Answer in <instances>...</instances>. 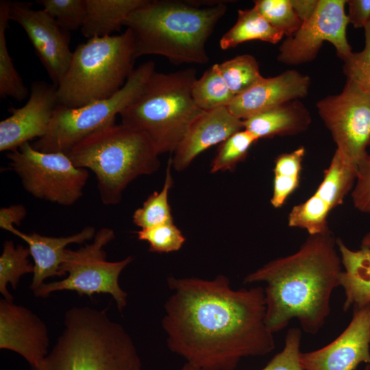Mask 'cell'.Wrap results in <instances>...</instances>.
I'll use <instances>...</instances> for the list:
<instances>
[{"label": "cell", "instance_id": "cell-1", "mask_svg": "<svg viewBox=\"0 0 370 370\" xmlns=\"http://www.w3.org/2000/svg\"><path fill=\"white\" fill-rule=\"evenodd\" d=\"M162 325L169 349L200 370H234L243 358L275 348L265 323L264 289L232 288L230 279L167 278Z\"/></svg>", "mask_w": 370, "mask_h": 370}, {"label": "cell", "instance_id": "cell-2", "mask_svg": "<svg viewBox=\"0 0 370 370\" xmlns=\"http://www.w3.org/2000/svg\"><path fill=\"white\" fill-rule=\"evenodd\" d=\"M342 270L336 238L330 230L309 236L296 252L269 261L243 282L265 283V323L271 332L297 319L304 332L316 334L330 313Z\"/></svg>", "mask_w": 370, "mask_h": 370}, {"label": "cell", "instance_id": "cell-3", "mask_svg": "<svg viewBox=\"0 0 370 370\" xmlns=\"http://www.w3.org/2000/svg\"><path fill=\"white\" fill-rule=\"evenodd\" d=\"M147 0L123 25L133 38L134 57L158 55L172 64H204L206 45L227 10L223 1Z\"/></svg>", "mask_w": 370, "mask_h": 370}, {"label": "cell", "instance_id": "cell-4", "mask_svg": "<svg viewBox=\"0 0 370 370\" xmlns=\"http://www.w3.org/2000/svg\"><path fill=\"white\" fill-rule=\"evenodd\" d=\"M138 359L130 334L105 310L73 306L53 347L32 370H131Z\"/></svg>", "mask_w": 370, "mask_h": 370}, {"label": "cell", "instance_id": "cell-5", "mask_svg": "<svg viewBox=\"0 0 370 370\" xmlns=\"http://www.w3.org/2000/svg\"><path fill=\"white\" fill-rule=\"evenodd\" d=\"M75 166L90 169L102 203L118 204L127 185L160 166L159 153L143 132L114 124L80 141L66 153Z\"/></svg>", "mask_w": 370, "mask_h": 370}, {"label": "cell", "instance_id": "cell-6", "mask_svg": "<svg viewBox=\"0 0 370 370\" xmlns=\"http://www.w3.org/2000/svg\"><path fill=\"white\" fill-rule=\"evenodd\" d=\"M197 70L156 71L137 98L120 114L121 124L144 132L159 154L174 152L192 123L204 111L192 97Z\"/></svg>", "mask_w": 370, "mask_h": 370}, {"label": "cell", "instance_id": "cell-7", "mask_svg": "<svg viewBox=\"0 0 370 370\" xmlns=\"http://www.w3.org/2000/svg\"><path fill=\"white\" fill-rule=\"evenodd\" d=\"M132 35L93 37L79 44L57 86L59 105L75 108L112 97L134 70Z\"/></svg>", "mask_w": 370, "mask_h": 370}, {"label": "cell", "instance_id": "cell-8", "mask_svg": "<svg viewBox=\"0 0 370 370\" xmlns=\"http://www.w3.org/2000/svg\"><path fill=\"white\" fill-rule=\"evenodd\" d=\"M154 72L153 61L143 62L112 97L75 108L58 105L47 133L32 147L42 152L66 153L86 137L115 124L116 115L137 98Z\"/></svg>", "mask_w": 370, "mask_h": 370}, {"label": "cell", "instance_id": "cell-9", "mask_svg": "<svg viewBox=\"0 0 370 370\" xmlns=\"http://www.w3.org/2000/svg\"><path fill=\"white\" fill-rule=\"evenodd\" d=\"M115 238L114 231L103 227L97 231L93 241L77 250L66 249L60 266L59 281L43 283L34 292L36 297H45L60 291H75L91 297L94 294H109L121 312L127 305V294L121 288L119 278L121 271L133 260L127 256L117 262L106 261L104 247Z\"/></svg>", "mask_w": 370, "mask_h": 370}, {"label": "cell", "instance_id": "cell-10", "mask_svg": "<svg viewBox=\"0 0 370 370\" xmlns=\"http://www.w3.org/2000/svg\"><path fill=\"white\" fill-rule=\"evenodd\" d=\"M7 158L23 188L36 198L71 206L83 195L88 171L75 166L64 153L39 151L25 143Z\"/></svg>", "mask_w": 370, "mask_h": 370}, {"label": "cell", "instance_id": "cell-11", "mask_svg": "<svg viewBox=\"0 0 370 370\" xmlns=\"http://www.w3.org/2000/svg\"><path fill=\"white\" fill-rule=\"evenodd\" d=\"M336 149L356 166L370 146V93L346 81L343 90L317 103Z\"/></svg>", "mask_w": 370, "mask_h": 370}, {"label": "cell", "instance_id": "cell-12", "mask_svg": "<svg viewBox=\"0 0 370 370\" xmlns=\"http://www.w3.org/2000/svg\"><path fill=\"white\" fill-rule=\"evenodd\" d=\"M346 1L319 0L310 19L280 45L278 61L287 65L310 62L316 58L324 42L334 45L343 61L348 57L352 51L346 34L349 23L345 11Z\"/></svg>", "mask_w": 370, "mask_h": 370}, {"label": "cell", "instance_id": "cell-13", "mask_svg": "<svg viewBox=\"0 0 370 370\" xmlns=\"http://www.w3.org/2000/svg\"><path fill=\"white\" fill-rule=\"evenodd\" d=\"M10 18L25 30L53 85L57 86L73 55L69 33L45 10H33L31 3L27 2L10 1Z\"/></svg>", "mask_w": 370, "mask_h": 370}, {"label": "cell", "instance_id": "cell-14", "mask_svg": "<svg viewBox=\"0 0 370 370\" xmlns=\"http://www.w3.org/2000/svg\"><path fill=\"white\" fill-rule=\"evenodd\" d=\"M370 307L354 310L343 332L325 347L301 352L304 370H355L359 364L370 365Z\"/></svg>", "mask_w": 370, "mask_h": 370}, {"label": "cell", "instance_id": "cell-15", "mask_svg": "<svg viewBox=\"0 0 370 370\" xmlns=\"http://www.w3.org/2000/svg\"><path fill=\"white\" fill-rule=\"evenodd\" d=\"M58 105L57 86L42 81L32 83L27 102L10 108L11 115L0 122V151H13L44 136Z\"/></svg>", "mask_w": 370, "mask_h": 370}, {"label": "cell", "instance_id": "cell-16", "mask_svg": "<svg viewBox=\"0 0 370 370\" xmlns=\"http://www.w3.org/2000/svg\"><path fill=\"white\" fill-rule=\"evenodd\" d=\"M45 323L28 308L5 298L0 301V348L13 351L36 367L48 354Z\"/></svg>", "mask_w": 370, "mask_h": 370}, {"label": "cell", "instance_id": "cell-17", "mask_svg": "<svg viewBox=\"0 0 370 370\" xmlns=\"http://www.w3.org/2000/svg\"><path fill=\"white\" fill-rule=\"evenodd\" d=\"M310 77L288 70L273 77H262L244 92L234 97L227 106L236 118L244 121L288 101L306 97Z\"/></svg>", "mask_w": 370, "mask_h": 370}, {"label": "cell", "instance_id": "cell-18", "mask_svg": "<svg viewBox=\"0 0 370 370\" xmlns=\"http://www.w3.org/2000/svg\"><path fill=\"white\" fill-rule=\"evenodd\" d=\"M243 129V121L227 107L204 112L192 123L174 151L172 167L177 171L184 170L199 154Z\"/></svg>", "mask_w": 370, "mask_h": 370}, {"label": "cell", "instance_id": "cell-19", "mask_svg": "<svg viewBox=\"0 0 370 370\" xmlns=\"http://www.w3.org/2000/svg\"><path fill=\"white\" fill-rule=\"evenodd\" d=\"M10 232L27 244L34 260V271L30 284L32 291L41 286L45 279L52 276L60 277V269L68 245L91 240L96 234L92 226H86L79 232L65 237L45 236L36 232L27 234L16 228Z\"/></svg>", "mask_w": 370, "mask_h": 370}, {"label": "cell", "instance_id": "cell-20", "mask_svg": "<svg viewBox=\"0 0 370 370\" xmlns=\"http://www.w3.org/2000/svg\"><path fill=\"white\" fill-rule=\"evenodd\" d=\"M336 245L344 269L340 275V286L345 297L343 311L370 307V248L354 250L339 238Z\"/></svg>", "mask_w": 370, "mask_h": 370}, {"label": "cell", "instance_id": "cell-21", "mask_svg": "<svg viewBox=\"0 0 370 370\" xmlns=\"http://www.w3.org/2000/svg\"><path fill=\"white\" fill-rule=\"evenodd\" d=\"M311 121L307 108L295 99L245 119L243 125L259 140L297 134L306 131Z\"/></svg>", "mask_w": 370, "mask_h": 370}, {"label": "cell", "instance_id": "cell-22", "mask_svg": "<svg viewBox=\"0 0 370 370\" xmlns=\"http://www.w3.org/2000/svg\"><path fill=\"white\" fill-rule=\"evenodd\" d=\"M147 0H85L86 14L81 28L88 38L111 36L120 31L129 14Z\"/></svg>", "mask_w": 370, "mask_h": 370}, {"label": "cell", "instance_id": "cell-23", "mask_svg": "<svg viewBox=\"0 0 370 370\" xmlns=\"http://www.w3.org/2000/svg\"><path fill=\"white\" fill-rule=\"evenodd\" d=\"M284 36L253 7L238 10L236 23L222 36L219 45L225 50L243 42L256 40L275 44Z\"/></svg>", "mask_w": 370, "mask_h": 370}, {"label": "cell", "instance_id": "cell-24", "mask_svg": "<svg viewBox=\"0 0 370 370\" xmlns=\"http://www.w3.org/2000/svg\"><path fill=\"white\" fill-rule=\"evenodd\" d=\"M356 175L357 166L336 150L314 194L332 210L343 204L356 181Z\"/></svg>", "mask_w": 370, "mask_h": 370}, {"label": "cell", "instance_id": "cell-25", "mask_svg": "<svg viewBox=\"0 0 370 370\" xmlns=\"http://www.w3.org/2000/svg\"><path fill=\"white\" fill-rule=\"evenodd\" d=\"M10 1H0V97H11L21 101L28 95V88L16 71L10 56L5 38L8 27Z\"/></svg>", "mask_w": 370, "mask_h": 370}, {"label": "cell", "instance_id": "cell-26", "mask_svg": "<svg viewBox=\"0 0 370 370\" xmlns=\"http://www.w3.org/2000/svg\"><path fill=\"white\" fill-rule=\"evenodd\" d=\"M191 92L197 106L204 112L227 107L235 97L223 79L217 63L195 79Z\"/></svg>", "mask_w": 370, "mask_h": 370}, {"label": "cell", "instance_id": "cell-27", "mask_svg": "<svg viewBox=\"0 0 370 370\" xmlns=\"http://www.w3.org/2000/svg\"><path fill=\"white\" fill-rule=\"evenodd\" d=\"M171 167V157L168 160L162 188L160 192L155 191L151 194L142 207L136 209L133 214L134 223L141 229L173 223L168 199L169 192L173 184Z\"/></svg>", "mask_w": 370, "mask_h": 370}, {"label": "cell", "instance_id": "cell-28", "mask_svg": "<svg viewBox=\"0 0 370 370\" xmlns=\"http://www.w3.org/2000/svg\"><path fill=\"white\" fill-rule=\"evenodd\" d=\"M29 255L28 247H15L12 241L4 242L0 256V292L5 299L13 301L7 288L8 283L16 290L22 275L34 273V266L28 260Z\"/></svg>", "mask_w": 370, "mask_h": 370}, {"label": "cell", "instance_id": "cell-29", "mask_svg": "<svg viewBox=\"0 0 370 370\" xmlns=\"http://www.w3.org/2000/svg\"><path fill=\"white\" fill-rule=\"evenodd\" d=\"M331 208L321 198L313 194L305 201L294 206L288 217V225L307 231L309 236L330 231L328 215Z\"/></svg>", "mask_w": 370, "mask_h": 370}, {"label": "cell", "instance_id": "cell-30", "mask_svg": "<svg viewBox=\"0 0 370 370\" xmlns=\"http://www.w3.org/2000/svg\"><path fill=\"white\" fill-rule=\"evenodd\" d=\"M217 64L223 79L235 96L244 92L263 77L258 62L249 54L238 56Z\"/></svg>", "mask_w": 370, "mask_h": 370}, {"label": "cell", "instance_id": "cell-31", "mask_svg": "<svg viewBox=\"0 0 370 370\" xmlns=\"http://www.w3.org/2000/svg\"><path fill=\"white\" fill-rule=\"evenodd\" d=\"M258 140L249 131L240 130L221 143L210 167V172L233 171L243 161L250 147Z\"/></svg>", "mask_w": 370, "mask_h": 370}, {"label": "cell", "instance_id": "cell-32", "mask_svg": "<svg viewBox=\"0 0 370 370\" xmlns=\"http://www.w3.org/2000/svg\"><path fill=\"white\" fill-rule=\"evenodd\" d=\"M254 7L286 37L293 35L302 24L291 0H256Z\"/></svg>", "mask_w": 370, "mask_h": 370}, {"label": "cell", "instance_id": "cell-33", "mask_svg": "<svg viewBox=\"0 0 370 370\" xmlns=\"http://www.w3.org/2000/svg\"><path fill=\"white\" fill-rule=\"evenodd\" d=\"M36 3L64 30L81 29L86 14L85 0H38Z\"/></svg>", "mask_w": 370, "mask_h": 370}, {"label": "cell", "instance_id": "cell-34", "mask_svg": "<svg viewBox=\"0 0 370 370\" xmlns=\"http://www.w3.org/2000/svg\"><path fill=\"white\" fill-rule=\"evenodd\" d=\"M138 238L149 243V250L169 253L180 249L186 238L174 223L141 229L136 232Z\"/></svg>", "mask_w": 370, "mask_h": 370}, {"label": "cell", "instance_id": "cell-35", "mask_svg": "<svg viewBox=\"0 0 370 370\" xmlns=\"http://www.w3.org/2000/svg\"><path fill=\"white\" fill-rule=\"evenodd\" d=\"M364 29L365 47L360 52H352L343 60V72L346 81L370 93V21Z\"/></svg>", "mask_w": 370, "mask_h": 370}, {"label": "cell", "instance_id": "cell-36", "mask_svg": "<svg viewBox=\"0 0 370 370\" xmlns=\"http://www.w3.org/2000/svg\"><path fill=\"white\" fill-rule=\"evenodd\" d=\"M301 330L297 328L288 330L284 346L261 370H304L300 362Z\"/></svg>", "mask_w": 370, "mask_h": 370}, {"label": "cell", "instance_id": "cell-37", "mask_svg": "<svg viewBox=\"0 0 370 370\" xmlns=\"http://www.w3.org/2000/svg\"><path fill=\"white\" fill-rule=\"evenodd\" d=\"M354 207L370 214V155L367 154L357 166L356 184L352 192Z\"/></svg>", "mask_w": 370, "mask_h": 370}, {"label": "cell", "instance_id": "cell-38", "mask_svg": "<svg viewBox=\"0 0 370 370\" xmlns=\"http://www.w3.org/2000/svg\"><path fill=\"white\" fill-rule=\"evenodd\" d=\"M305 148L299 147L290 153H282L275 161L274 175L299 177Z\"/></svg>", "mask_w": 370, "mask_h": 370}, {"label": "cell", "instance_id": "cell-39", "mask_svg": "<svg viewBox=\"0 0 370 370\" xmlns=\"http://www.w3.org/2000/svg\"><path fill=\"white\" fill-rule=\"evenodd\" d=\"M274 175L271 204L274 208H279L284 204L288 196L298 187L300 177Z\"/></svg>", "mask_w": 370, "mask_h": 370}, {"label": "cell", "instance_id": "cell-40", "mask_svg": "<svg viewBox=\"0 0 370 370\" xmlns=\"http://www.w3.org/2000/svg\"><path fill=\"white\" fill-rule=\"evenodd\" d=\"M347 14L349 23L355 28L365 27L370 21V0H349Z\"/></svg>", "mask_w": 370, "mask_h": 370}, {"label": "cell", "instance_id": "cell-41", "mask_svg": "<svg viewBox=\"0 0 370 370\" xmlns=\"http://www.w3.org/2000/svg\"><path fill=\"white\" fill-rule=\"evenodd\" d=\"M27 214L24 206L18 204L1 208L0 210V227L8 232L13 230L14 225H18Z\"/></svg>", "mask_w": 370, "mask_h": 370}, {"label": "cell", "instance_id": "cell-42", "mask_svg": "<svg viewBox=\"0 0 370 370\" xmlns=\"http://www.w3.org/2000/svg\"><path fill=\"white\" fill-rule=\"evenodd\" d=\"M291 2L297 16L304 23L314 14L319 0H291Z\"/></svg>", "mask_w": 370, "mask_h": 370}, {"label": "cell", "instance_id": "cell-43", "mask_svg": "<svg viewBox=\"0 0 370 370\" xmlns=\"http://www.w3.org/2000/svg\"><path fill=\"white\" fill-rule=\"evenodd\" d=\"M131 370H143L141 366L140 360L138 359L136 362L134 364ZM181 370H200L199 368L195 367L194 365L186 362L185 365L182 367Z\"/></svg>", "mask_w": 370, "mask_h": 370}, {"label": "cell", "instance_id": "cell-44", "mask_svg": "<svg viewBox=\"0 0 370 370\" xmlns=\"http://www.w3.org/2000/svg\"><path fill=\"white\" fill-rule=\"evenodd\" d=\"M361 247L370 248V232L363 236L361 241Z\"/></svg>", "mask_w": 370, "mask_h": 370}, {"label": "cell", "instance_id": "cell-45", "mask_svg": "<svg viewBox=\"0 0 370 370\" xmlns=\"http://www.w3.org/2000/svg\"><path fill=\"white\" fill-rule=\"evenodd\" d=\"M364 370H370V365H367L364 369Z\"/></svg>", "mask_w": 370, "mask_h": 370}]
</instances>
